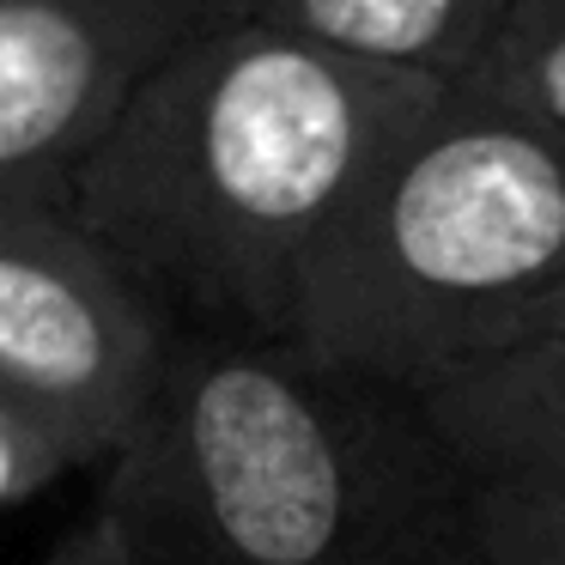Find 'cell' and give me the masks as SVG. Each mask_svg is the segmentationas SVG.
<instances>
[{"label":"cell","mask_w":565,"mask_h":565,"mask_svg":"<svg viewBox=\"0 0 565 565\" xmlns=\"http://www.w3.org/2000/svg\"><path fill=\"white\" fill-rule=\"evenodd\" d=\"M444 92L329 55L237 0L135 98L79 171L67 220L177 334L292 347L310 256Z\"/></svg>","instance_id":"obj_1"},{"label":"cell","mask_w":565,"mask_h":565,"mask_svg":"<svg viewBox=\"0 0 565 565\" xmlns=\"http://www.w3.org/2000/svg\"><path fill=\"white\" fill-rule=\"evenodd\" d=\"M92 504L128 565H487L480 487L414 395L298 347L177 334Z\"/></svg>","instance_id":"obj_2"},{"label":"cell","mask_w":565,"mask_h":565,"mask_svg":"<svg viewBox=\"0 0 565 565\" xmlns=\"http://www.w3.org/2000/svg\"><path fill=\"white\" fill-rule=\"evenodd\" d=\"M559 268L565 147L444 92L310 256L292 347L419 395L511 353L523 310Z\"/></svg>","instance_id":"obj_3"},{"label":"cell","mask_w":565,"mask_h":565,"mask_svg":"<svg viewBox=\"0 0 565 565\" xmlns=\"http://www.w3.org/2000/svg\"><path fill=\"white\" fill-rule=\"evenodd\" d=\"M177 322L62 213H0V407L67 456L110 468L147 426Z\"/></svg>","instance_id":"obj_4"},{"label":"cell","mask_w":565,"mask_h":565,"mask_svg":"<svg viewBox=\"0 0 565 565\" xmlns=\"http://www.w3.org/2000/svg\"><path fill=\"white\" fill-rule=\"evenodd\" d=\"M237 0H0V207L62 213L159 67Z\"/></svg>","instance_id":"obj_5"},{"label":"cell","mask_w":565,"mask_h":565,"mask_svg":"<svg viewBox=\"0 0 565 565\" xmlns=\"http://www.w3.org/2000/svg\"><path fill=\"white\" fill-rule=\"evenodd\" d=\"M414 402L480 492L565 499V353H492Z\"/></svg>","instance_id":"obj_6"},{"label":"cell","mask_w":565,"mask_h":565,"mask_svg":"<svg viewBox=\"0 0 565 565\" xmlns=\"http://www.w3.org/2000/svg\"><path fill=\"white\" fill-rule=\"evenodd\" d=\"M256 19L347 62L462 86L492 50L511 0H244Z\"/></svg>","instance_id":"obj_7"},{"label":"cell","mask_w":565,"mask_h":565,"mask_svg":"<svg viewBox=\"0 0 565 565\" xmlns=\"http://www.w3.org/2000/svg\"><path fill=\"white\" fill-rule=\"evenodd\" d=\"M456 92L565 147V0H511L492 50Z\"/></svg>","instance_id":"obj_8"},{"label":"cell","mask_w":565,"mask_h":565,"mask_svg":"<svg viewBox=\"0 0 565 565\" xmlns=\"http://www.w3.org/2000/svg\"><path fill=\"white\" fill-rule=\"evenodd\" d=\"M487 565H565V499L480 492Z\"/></svg>","instance_id":"obj_9"},{"label":"cell","mask_w":565,"mask_h":565,"mask_svg":"<svg viewBox=\"0 0 565 565\" xmlns=\"http://www.w3.org/2000/svg\"><path fill=\"white\" fill-rule=\"evenodd\" d=\"M55 475H67V456L50 438H38L19 414L0 407V511H13L19 499L43 492Z\"/></svg>","instance_id":"obj_10"},{"label":"cell","mask_w":565,"mask_h":565,"mask_svg":"<svg viewBox=\"0 0 565 565\" xmlns=\"http://www.w3.org/2000/svg\"><path fill=\"white\" fill-rule=\"evenodd\" d=\"M38 565H128L122 541H116V529L104 523V511L92 504L79 523H67L62 535L50 541V553H43Z\"/></svg>","instance_id":"obj_11"},{"label":"cell","mask_w":565,"mask_h":565,"mask_svg":"<svg viewBox=\"0 0 565 565\" xmlns=\"http://www.w3.org/2000/svg\"><path fill=\"white\" fill-rule=\"evenodd\" d=\"M516 347H553V353H565V268L553 274L547 286H541V298L523 310V322H516Z\"/></svg>","instance_id":"obj_12"},{"label":"cell","mask_w":565,"mask_h":565,"mask_svg":"<svg viewBox=\"0 0 565 565\" xmlns=\"http://www.w3.org/2000/svg\"><path fill=\"white\" fill-rule=\"evenodd\" d=\"M0 213H7V207H0Z\"/></svg>","instance_id":"obj_13"}]
</instances>
